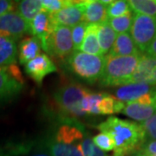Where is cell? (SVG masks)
<instances>
[{
  "instance_id": "12",
  "label": "cell",
  "mask_w": 156,
  "mask_h": 156,
  "mask_svg": "<svg viewBox=\"0 0 156 156\" xmlns=\"http://www.w3.org/2000/svg\"><path fill=\"white\" fill-rule=\"evenodd\" d=\"M54 26L55 25L51 21L50 14L44 10L40 11L33 20L30 23V33L33 35L34 37L38 39L42 47L49 38Z\"/></svg>"
},
{
  "instance_id": "10",
  "label": "cell",
  "mask_w": 156,
  "mask_h": 156,
  "mask_svg": "<svg viewBox=\"0 0 156 156\" xmlns=\"http://www.w3.org/2000/svg\"><path fill=\"white\" fill-rule=\"evenodd\" d=\"M129 83H147L156 86V57L141 54Z\"/></svg>"
},
{
  "instance_id": "23",
  "label": "cell",
  "mask_w": 156,
  "mask_h": 156,
  "mask_svg": "<svg viewBox=\"0 0 156 156\" xmlns=\"http://www.w3.org/2000/svg\"><path fill=\"white\" fill-rule=\"evenodd\" d=\"M124 107L125 103L118 100L115 96L103 93L97 108L99 115H114L122 112Z\"/></svg>"
},
{
  "instance_id": "30",
  "label": "cell",
  "mask_w": 156,
  "mask_h": 156,
  "mask_svg": "<svg viewBox=\"0 0 156 156\" xmlns=\"http://www.w3.org/2000/svg\"><path fill=\"white\" fill-rule=\"evenodd\" d=\"M87 26H88V24L86 23L82 22L72 27L71 37H72V42L75 50H79L81 45L83 44Z\"/></svg>"
},
{
  "instance_id": "24",
  "label": "cell",
  "mask_w": 156,
  "mask_h": 156,
  "mask_svg": "<svg viewBox=\"0 0 156 156\" xmlns=\"http://www.w3.org/2000/svg\"><path fill=\"white\" fill-rule=\"evenodd\" d=\"M42 10L43 7L40 0H23L17 2V12L29 24Z\"/></svg>"
},
{
  "instance_id": "31",
  "label": "cell",
  "mask_w": 156,
  "mask_h": 156,
  "mask_svg": "<svg viewBox=\"0 0 156 156\" xmlns=\"http://www.w3.org/2000/svg\"><path fill=\"white\" fill-rule=\"evenodd\" d=\"M83 156H108L99 147H97L91 138H85L80 143Z\"/></svg>"
},
{
  "instance_id": "9",
  "label": "cell",
  "mask_w": 156,
  "mask_h": 156,
  "mask_svg": "<svg viewBox=\"0 0 156 156\" xmlns=\"http://www.w3.org/2000/svg\"><path fill=\"white\" fill-rule=\"evenodd\" d=\"M84 1H68L62 10L50 15L54 25L74 27L83 22Z\"/></svg>"
},
{
  "instance_id": "34",
  "label": "cell",
  "mask_w": 156,
  "mask_h": 156,
  "mask_svg": "<svg viewBox=\"0 0 156 156\" xmlns=\"http://www.w3.org/2000/svg\"><path fill=\"white\" fill-rule=\"evenodd\" d=\"M136 156H152L156 155V140L149 141L140 146L136 152Z\"/></svg>"
},
{
  "instance_id": "36",
  "label": "cell",
  "mask_w": 156,
  "mask_h": 156,
  "mask_svg": "<svg viewBox=\"0 0 156 156\" xmlns=\"http://www.w3.org/2000/svg\"><path fill=\"white\" fill-rule=\"evenodd\" d=\"M146 52H147V55L156 57V37L152 42V44L149 45V47L146 50Z\"/></svg>"
},
{
  "instance_id": "1",
  "label": "cell",
  "mask_w": 156,
  "mask_h": 156,
  "mask_svg": "<svg viewBox=\"0 0 156 156\" xmlns=\"http://www.w3.org/2000/svg\"><path fill=\"white\" fill-rule=\"evenodd\" d=\"M97 128L101 133L111 136L115 147L114 156H126L139 149L145 141L144 132L140 124L111 116Z\"/></svg>"
},
{
  "instance_id": "3",
  "label": "cell",
  "mask_w": 156,
  "mask_h": 156,
  "mask_svg": "<svg viewBox=\"0 0 156 156\" xmlns=\"http://www.w3.org/2000/svg\"><path fill=\"white\" fill-rule=\"evenodd\" d=\"M103 56H93L74 50L68 57V65L76 76L89 83L100 80L104 69Z\"/></svg>"
},
{
  "instance_id": "17",
  "label": "cell",
  "mask_w": 156,
  "mask_h": 156,
  "mask_svg": "<svg viewBox=\"0 0 156 156\" xmlns=\"http://www.w3.org/2000/svg\"><path fill=\"white\" fill-rule=\"evenodd\" d=\"M122 113L134 121L143 122L156 113V105H142L137 102L127 103Z\"/></svg>"
},
{
  "instance_id": "11",
  "label": "cell",
  "mask_w": 156,
  "mask_h": 156,
  "mask_svg": "<svg viewBox=\"0 0 156 156\" xmlns=\"http://www.w3.org/2000/svg\"><path fill=\"white\" fill-rule=\"evenodd\" d=\"M25 72L37 84H41L45 76L57 70L56 65L46 54H40L24 65Z\"/></svg>"
},
{
  "instance_id": "15",
  "label": "cell",
  "mask_w": 156,
  "mask_h": 156,
  "mask_svg": "<svg viewBox=\"0 0 156 156\" xmlns=\"http://www.w3.org/2000/svg\"><path fill=\"white\" fill-rule=\"evenodd\" d=\"M112 56H130L140 55L138 48L134 44L128 33L118 34L112 49L108 54Z\"/></svg>"
},
{
  "instance_id": "19",
  "label": "cell",
  "mask_w": 156,
  "mask_h": 156,
  "mask_svg": "<svg viewBox=\"0 0 156 156\" xmlns=\"http://www.w3.org/2000/svg\"><path fill=\"white\" fill-rule=\"evenodd\" d=\"M17 55L16 41L0 36V67H9L15 64Z\"/></svg>"
},
{
  "instance_id": "5",
  "label": "cell",
  "mask_w": 156,
  "mask_h": 156,
  "mask_svg": "<svg viewBox=\"0 0 156 156\" xmlns=\"http://www.w3.org/2000/svg\"><path fill=\"white\" fill-rule=\"evenodd\" d=\"M130 36L140 51H146L156 37V18L134 14Z\"/></svg>"
},
{
  "instance_id": "13",
  "label": "cell",
  "mask_w": 156,
  "mask_h": 156,
  "mask_svg": "<svg viewBox=\"0 0 156 156\" xmlns=\"http://www.w3.org/2000/svg\"><path fill=\"white\" fill-rule=\"evenodd\" d=\"M156 86L147 83H128L115 90V98L122 102H133L142 95L148 94Z\"/></svg>"
},
{
  "instance_id": "33",
  "label": "cell",
  "mask_w": 156,
  "mask_h": 156,
  "mask_svg": "<svg viewBox=\"0 0 156 156\" xmlns=\"http://www.w3.org/2000/svg\"><path fill=\"white\" fill-rule=\"evenodd\" d=\"M43 10L52 15L62 10L68 4V0H42Z\"/></svg>"
},
{
  "instance_id": "25",
  "label": "cell",
  "mask_w": 156,
  "mask_h": 156,
  "mask_svg": "<svg viewBox=\"0 0 156 156\" xmlns=\"http://www.w3.org/2000/svg\"><path fill=\"white\" fill-rule=\"evenodd\" d=\"M128 4L135 14L156 18V0H130Z\"/></svg>"
},
{
  "instance_id": "14",
  "label": "cell",
  "mask_w": 156,
  "mask_h": 156,
  "mask_svg": "<svg viewBox=\"0 0 156 156\" xmlns=\"http://www.w3.org/2000/svg\"><path fill=\"white\" fill-rule=\"evenodd\" d=\"M108 6L100 0L84 1L83 22L87 24H100L108 21Z\"/></svg>"
},
{
  "instance_id": "22",
  "label": "cell",
  "mask_w": 156,
  "mask_h": 156,
  "mask_svg": "<svg viewBox=\"0 0 156 156\" xmlns=\"http://www.w3.org/2000/svg\"><path fill=\"white\" fill-rule=\"evenodd\" d=\"M80 50L93 56H102L97 38L96 24H88L83 44L79 49V51Z\"/></svg>"
},
{
  "instance_id": "28",
  "label": "cell",
  "mask_w": 156,
  "mask_h": 156,
  "mask_svg": "<svg viewBox=\"0 0 156 156\" xmlns=\"http://www.w3.org/2000/svg\"><path fill=\"white\" fill-rule=\"evenodd\" d=\"M103 93H90L86 95L82 101V109L86 115H99L98 103L101 99Z\"/></svg>"
},
{
  "instance_id": "18",
  "label": "cell",
  "mask_w": 156,
  "mask_h": 156,
  "mask_svg": "<svg viewBox=\"0 0 156 156\" xmlns=\"http://www.w3.org/2000/svg\"><path fill=\"white\" fill-rule=\"evenodd\" d=\"M41 44L37 38L29 37L21 41L18 46V60L19 62L25 65L27 62L33 60L40 55Z\"/></svg>"
},
{
  "instance_id": "16",
  "label": "cell",
  "mask_w": 156,
  "mask_h": 156,
  "mask_svg": "<svg viewBox=\"0 0 156 156\" xmlns=\"http://www.w3.org/2000/svg\"><path fill=\"white\" fill-rule=\"evenodd\" d=\"M83 132L79 126L73 124H63L59 127L56 134L55 140L57 142L67 144H80L83 140Z\"/></svg>"
},
{
  "instance_id": "8",
  "label": "cell",
  "mask_w": 156,
  "mask_h": 156,
  "mask_svg": "<svg viewBox=\"0 0 156 156\" xmlns=\"http://www.w3.org/2000/svg\"><path fill=\"white\" fill-rule=\"evenodd\" d=\"M30 33V24L17 11H9L0 16V36L17 41Z\"/></svg>"
},
{
  "instance_id": "7",
  "label": "cell",
  "mask_w": 156,
  "mask_h": 156,
  "mask_svg": "<svg viewBox=\"0 0 156 156\" xmlns=\"http://www.w3.org/2000/svg\"><path fill=\"white\" fill-rule=\"evenodd\" d=\"M23 87L22 74L15 65L0 67V105L15 99Z\"/></svg>"
},
{
  "instance_id": "2",
  "label": "cell",
  "mask_w": 156,
  "mask_h": 156,
  "mask_svg": "<svg viewBox=\"0 0 156 156\" xmlns=\"http://www.w3.org/2000/svg\"><path fill=\"white\" fill-rule=\"evenodd\" d=\"M141 55V54H140ZM139 56H112L107 55L100 79L101 86H122L129 83L140 60Z\"/></svg>"
},
{
  "instance_id": "4",
  "label": "cell",
  "mask_w": 156,
  "mask_h": 156,
  "mask_svg": "<svg viewBox=\"0 0 156 156\" xmlns=\"http://www.w3.org/2000/svg\"><path fill=\"white\" fill-rule=\"evenodd\" d=\"M89 93V90L83 87L71 83L57 89L53 98L59 111L64 115L82 117L86 115L82 109V101Z\"/></svg>"
},
{
  "instance_id": "38",
  "label": "cell",
  "mask_w": 156,
  "mask_h": 156,
  "mask_svg": "<svg viewBox=\"0 0 156 156\" xmlns=\"http://www.w3.org/2000/svg\"><path fill=\"white\" fill-rule=\"evenodd\" d=\"M152 156H156V155H152Z\"/></svg>"
},
{
  "instance_id": "37",
  "label": "cell",
  "mask_w": 156,
  "mask_h": 156,
  "mask_svg": "<svg viewBox=\"0 0 156 156\" xmlns=\"http://www.w3.org/2000/svg\"><path fill=\"white\" fill-rule=\"evenodd\" d=\"M30 156H51V155H50L49 152H47V153L39 152V153H37V154H31Z\"/></svg>"
},
{
  "instance_id": "26",
  "label": "cell",
  "mask_w": 156,
  "mask_h": 156,
  "mask_svg": "<svg viewBox=\"0 0 156 156\" xmlns=\"http://www.w3.org/2000/svg\"><path fill=\"white\" fill-rule=\"evenodd\" d=\"M108 23L115 33H127L128 30H130L132 26L133 16L131 13H128L122 17L110 18L109 20H108Z\"/></svg>"
},
{
  "instance_id": "21",
  "label": "cell",
  "mask_w": 156,
  "mask_h": 156,
  "mask_svg": "<svg viewBox=\"0 0 156 156\" xmlns=\"http://www.w3.org/2000/svg\"><path fill=\"white\" fill-rule=\"evenodd\" d=\"M45 146L51 156H83L80 144L61 143L50 140Z\"/></svg>"
},
{
  "instance_id": "20",
  "label": "cell",
  "mask_w": 156,
  "mask_h": 156,
  "mask_svg": "<svg viewBox=\"0 0 156 156\" xmlns=\"http://www.w3.org/2000/svg\"><path fill=\"white\" fill-rule=\"evenodd\" d=\"M96 33L102 55H108L116 39V33L110 27L108 21L96 24Z\"/></svg>"
},
{
  "instance_id": "6",
  "label": "cell",
  "mask_w": 156,
  "mask_h": 156,
  "mask_svg": "<svg viewBox=\"0 0 156 156\" xmlns=\"http://www.w3.org/2000/svg\"><path fill=\"white\" fill-rule=\"evenodd\" d=\"M43 49L45 52L62 59L69 57L74 51L71 29L55 25Z\"/></svg>"
},
{
  "instance_id": "35",
  "label": "cell",
  "mask_w": 156,
  "mask_h": 156,
  "mask_svg": "<svg viewBox=\"0 0 156 156\" xmlns=\"http://www.w3.org/2000/svg\"><path fill=\"white\" fill-rule=\"evenodd\" d=\"M15 7V2L9 0H0V16L7 13L9 11H12Z\"/></svg>"
},
{
  "instance_id": "32",
  "label": "cell",
  "mask_w": 156,
  "mask_h": 156,
  "mask_svg": "<svg viewBox=\"0 0 156 156\" xmlns=\"http://www.w3.org/2000/svg\"><path fill=\"white\" fill-rule=\"evenodd\" d=\"M140 127L144 132V137L146 139L156 140V113L149 119L140 124Z\"/></svg>"
},
{
  "instance_id": "29",
  "label": "cell",
  "mask_w": 156,
  "mask_h": 156,
  "mask_svg": "<svg viewBox=\"0 0 156 156\" xmlns=\"http://www.w3.org/2000/svg\"><path fill=\"white\" fill-rule=\"evenodd\" d=\"M92 140L95 143V145L103 152L115 150V141L108 134H106V133L98 134L97 135H95V137H93Z\"/></svg>"
},
{
  "instance_id": "27",
  "label": "cell",
  "mask_w": 156,
  "mask_h": 156,
  "mask_svg": "<svg viewBox=\"0 0 156 156\" xmlns=\"http://www.w3.org/2000/svg\"><path fill=\"white\" fill-rule=\"evenodd\" d=\"M130 6L128 1L125 0H115L112 1L111 4L107 8V15L108 18H115L127 15L131 13Z\"/></svg>"
}]
</instances>
